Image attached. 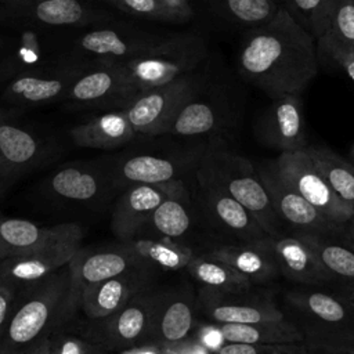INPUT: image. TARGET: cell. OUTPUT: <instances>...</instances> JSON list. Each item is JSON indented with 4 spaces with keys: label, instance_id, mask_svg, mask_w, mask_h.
Returning a JSON list of instances; mask_svg holds the SVG:
<instances>
[{
    "label": "cell",
    "instance_id": "obj_1",
    "mask_svg": "<svg viewBox=\"0 0 354 354\" xmlns=\"http://www.w3.org/2000/svg\"><path fill=\"white\" fill-rule=\"evenodd\" d=\"M238 71L270 98L300 94L318 72L315 39L281 6L268 22L243 35Z\"/></svg>",
    "mask_w": 354,
    "mask_h": 354
},
{
    "label": "cell",
    "instance_id": "obj_2",
    "mask_svg": "<svg viewBox=\"0 0 354 354\" xmlns=\"http://www.w3.org/2000/svg\"><path fill=\"white\" fill-rule=\"evenodd\" d=\"M76 307L69 264L17 295L0 346L22 353L51 337Z\"/></svg>",
    "mask_w": 354,
    "mask_h": 354
},
{
    "label": "cell",
    "instance_id": "obj_3",
    "mask_svg": "<svg viewBox=\"0 0 354 354\" xmlns=\"http://www.w3.org/2000/svg\"><path fill=\"white\" fill-rule=\"evenodd\" d=\"M198 173L243 205L270 236L286 234L257 169L248 158L218 145H212L201 155Z\"/></svg>",
    "mask_w": 354,
    "mask_h": 354
},
{
    "label": "cell",
    "instance_id": "obj_4",
    "mask_svg": "<svg viewBox=\"0 0 354 354\" xmlns=\"http://www.w3.org/2000/svg\"><path fill=\"white\" fill-rule=\"evenodd\" d=\"M205 55L203 40L189 33L162 37L136 58L116 65L120 66L130 84L138 90H145L191 73Z\"/></svg>",
    "mask_w": 354,
    "mask_h": 354
},
{
    "label": "cell",
    "instance_id": "obj_5",
    "mask_svg": "<svg viewBox=\"0 0 354 354\" xmlns=\"http://www.w3.org/2000/svg\"><path fill=\"white\" fill-rule=\"evenodd\" d=\"M257 173L271 205L289 234H313L342 239L343 225L333 223L321 210L300 195L278 171L274 160L261 163Z\"/></svg>",
    "mask_w": 354,
    "mask_h": 354
},
{
    "label": "cell",
    "instance_id": "obj_6",
    "mask_svg": "<svg viewBox=\"0 0 354 354\" xmlns=\"http://www.w3.org/2000/svg\"><path fill=\"white\" fill-rule=\"evenodd\" d=\"M199 84L191 73L180 76L169 83L141 90L127 106L126 113L136 134H167L169 126L178 109L198 94Z\"/></svg>",
    "mask_w": 354,
    "mask_h": 354
},
{
    "label": "cell",
    "instance_id": "obj_7",
    "mask_svg": "<svg viewBox=\"0 0 354 354\" xmlns=\"http://www.w3.org/2000/svg\"><path fill=\"white\" fill-rule=\"evenodd\" d=\"M201 307L214 324H256L285 318L274 300L272 290L259 285L234 292L203 288Z\"/></svg>",
    "mask_w": 354,
    "mask_h": 354
},
{
    "label": "cell",
    "instance_id": "obj_8",
    "mask_svg": "<svg viewBox=\"0 0 354 354\" xmlns=\"http://www.w3.org/2000/svg\"><path fill=\"white\" fill-rule=\"evenodd\" d=\"M140 91L126 80L119 65L97 61L79 71L65 100L83 108L113 111L127 106Z\"/></svg>",
    "mask_w": 354,
    "mask_h": 354
},
{
    "label": "cell",
    "instance_id": "obj_9",
    "mask_svg": "<svg viewBox=\"0 0 354 354\" xmlns=\"http://www.w3.org/2000/svg\"><path fill=\"white\" fill-rule=\"evenodd\" d=\"M83 231L47 243L25 254L8 256L0 261V282L14 288L17 292L39 282L55 271L68 266L77 250Z\"/></svg>",
    "mask_w": 354,
    "mask_h": 354
},
{
    "label": "cell",
    "instance_id": "obj_10",
    "mask_svg": "<svg viewBox=\"0 0 354 354\" xmlns=\"http://www.w3.org/2000/svg\"><path fill=\"white\" fill-rule=\"evenodd\" d=\"M274 163L282 177L333 223L343 225L354 212L336 196L304 149L281 152Z\"/></svg>",
    "mask_w": 354,
    "mask_h": 354
},
{
    "label": "cell",
    "instance_id": "obj_11",
    "mask_svg": "<svg viewBox=\"0 0 354 354\" xmlns=\"http://www.w3.org/2000/svg\"><path fill=\"white\" fill-rule=\"evenodd\" d=\"M256 133L266 145L281 152L306 148L308 144L300 94L288 93L271 98L270 106L257 123Z\"/></svg>",
    "mask_w": 354,
    "mask_h": 354
},
{
    "label": "cell",
    "instance_id": "obj_12",
    "mask_svg": "<svg viewBox=\"0 0 354 354\" xmlns=\"http://www.w3.org/2000/svg\"><path fill=\"white\" fill-rule=\"evenodd\" d=\"M203 207L217 228L238 239V243H252L270 236L254 216L223 188L196 171Z\"/></svg>",
    "mask_w": 354,
    "mask_h": 354
},
{
    "label": "cell",
    "instance_id": "obj_13",
    "mask_svg": "<svg viewBox=\"0 0 354 354\" xmlns=\"http://www.w3.org/2000/svg\"><path fill=\"white\" fill-rule=\"evenodd\" d=\"M80 69H35L17 75L4 88L1 102L36 106L65 100Z\"/></svg>",
    "mask_w": 354,
    "mask_h": 354
},
{
    "label": "cell",
    "instance_id": "obj_14",
    "mask_svg": "<svg viewBox=\"0 0 354 354\" xmlns=\"http://www.w3.org/2000/svg\"><path fill=\"white\" fill-rule=\"evenodd\" d=\"M156 296L140 290L122 308L104 319L102 343L111 348H129L149 337Z\"/></svg>",
    "mask_w": 354,
    "mask_h": 354
},
{
    "label": "cell",
    "instance_id": "obj_15",
    "mask_svg": "<svg viewBox=\"0 0 354 354\" xmlns=\"http://www.w3.org/2000/svg\"><path fill=\"white\" fill-rule=\"evenodd\" d=\"M268 246L277 260L281 275L304 285L317 286L337 281L321 263L314 250L292 234L268 236Z\"/></svg>",
    "mask_w": 354,
    "mask_h": 354
},
{
    "label": "cell",
    "instance_id": "obj_16",
    "mask_svg": "<svg viewBox=\"0 0 354 354\" xmlns=\"http://www.w3.org/2000/svg\"><path fill=\"white\" fill-rule=\"evenodd\" d=\"M167 195L163 185H130L113 207L111 221L113 234L124 241L133 239Z\"/></svg>",
    "mask_w": 354,
    "mask_h": 354
},
{
    "label": "cell",
    "instance_id": "obj_17",
    "mask_svg": "<svg viewBox=\"0 0 354 354\" xmlns=\"http://www.w3.org/2000/svg\"><path fill=\"white\" fill-rule=\"evenodd\" d=\"M267 238L252 243L218 245L212 248L205 254L234 267L253 285L264 286L274 282L281 275Z\"/></svg>",
    "mask_w": 354,
    "mask_h": 354
},
{
    "label": "cell",
    "instance_id": "obj_18",
    "mask_svg": "<svg viewBox=\"0 0 354 354\" xmlns=\"http://www.w3.org/2000/svg\"><path fill=\"white\" fill-rule=\"evenodd\" d=\"M162 37L144 32H123L119 29H95L84 33L77 46L94 55L97 61L124 64L158 43Z\"/></svg>",
    "mask_w": 354,
    "mask_h": 354
},
{
    "label": "cell",
    "instance_id": "obj_19",
    "mask_svg": "<svg viewBox=\"0 0 354 354\" xmlns=\"http://www.w3.org/2000/svg\"><path fill=\"white\" fill-rule=\"evenodd\" d=\"M79 230L82 228L73 223L40 227L29 220L0 216V256L4 259L25 254L47 243L66 238Z\"/></svg>",
    "mask_w": 354,
    "mask_h": 354
},
{
    "label": "cell",
    "instance_id": "obj_20",
    "mask_svg": "<svg viewBox=\"0 0 354 354\" xmlns=\"http://www.w3.org/2000/svg\"><path fill=\"white\" fill-rule=\"evenodd\" d=\"M137 261V257L126 248L122 250H98L86 256H82L79 249L69 263L76 306L80 293L87 286L124 274Z\"/></svg>",
    "mask_w": 354,
    "mask_h": 354
},
{
    "label": "cell",
    "instance_id": "obj_21",
    "mask_svg": "<svg viewBox=\"0 0 354 354\" xmlns=\"http://www.w3.org/2000/svg\"><path fill=\"white\" fill-rule=\"evenodd\" d=\"M141 285L142 281L127 271L87 286L80 293L77 306L90 319L104 321L138 293Z\"/></svg>",
    "mask_w": 354,
    "mask_h": 354
},
{
    "label": "cell",
    "instance_id": "obj_22",
    "mask_svg": "<svg viewBox=\"0 0 354 354\" xmlns=\"http://www.w3.org/2000/svg\"><path fill=\"white\" fill-rule=\"evenodd\" d=\"M134 136L136 131L122 109L97 115L71 130V138L76 145L94 149H116Z\"/></svg>",
    "mask_w": 354,
    "mask_h": 354
},
{
    "label": "cell",
    "instance_id": "obj_23",
    "mask_svg": "<svg viewBox=\"0 0 354 354\" xmlns=\"http://www.w3.org/2000/svg\"><path fill=\"white\" fill-rule=\"evenodd\" d=\"M195 325L192 301L184 295L156 297L149 339L171 344L189 337Z\"/></svg>",
    "mask_w": 354,
    "mask_h": 354
},
{
    "label": "cell",
    "instance_id": "obj_24",
    "mask_svg": "<svg viewBox=\"0 0 354 354\" xmlns=\"http://www.w3.org/2000/svg\"><path fill=\"white\" fill-rule=\"evenodd\" d=\"M285 300L306 322L333 328L354 326L350 311L333 292L293 289L285 293Z\"/></svg>",
    "mask_w": 354,
    "mask_h": 354
},
{
    "label": "cell",
    "instance_id": "obj_25",
    "mask_svg": "<svg viewBox=\"0 0 354 354\" xmlns=\"http://www.w3.org/2000/svg\"><path fill=\"white\" fill-rule=\"evenodd\" d=\"M40 140L0 111V162L14 174L30 169L41 156Z\"/></svg>",
    "mask_w": 354,
    "mask_h": 354
},
{
    "label": "cell",
    "instance_id": "obj_26",
    "mask_svg": "<svg viewBox=\"0 0 354 354\" xmlns=\"http://www.w3.org/2000/svg\"><path fill=\"white\" fill-rule=\"evenodd\" d=\"M225 343H292L303 342L301 326L290 319L256 324H217Z\"/></svg>",
    "mask_w": 354,
    "mask_h": 354
},
{
    "label": "cell",
    "instance_id": "obj_27",
    "mask_svg": "<svg viewBox=\"0 0 354 354\" xmlns=\"http://www.w3.org/2000/svg\"><path fill=\"white\" fill-rule=\"evenodd\" d=\"M336 196L354 210V166L325 147L303 148Z\"/></svg>",
    "mask_w": 354,
    "mask_h": 354
},
{
    "label": "cell",
    "instance_id": "obj_28",
    "mask_svg": "<svg viewBox=\"0 0 354 354\" xmlns=\"http://www.w3.org/2000/svg\"><path fill=\"white\" fill-rule=\"evenodd\" d=\"M189 275L206 289L218 292L243 290L254 286L243 274L227 263L207 254L192 256L185 267Z\"/></svg>",
    "mask_w": 354,
    "mask_h": 354
},
{
    "label": "cell",
    "instance_id": "obj_29",
    "mask_svg": "<svg viewBox=\"0 0 354 354\" xmlns=\"http://www.w3.org/2000/svg\"><path fill=\"white\" fill-rule=\"evenodd\" d=\"M178 167L166 156L140 153L123 159L118 167V176L130 185H162L176 180Z\"/></svg>",
    "mask_w": 354,
    "mask_h": 354
},
{
    "label": "cell",
    "instance_id": "obj_30",
    "mask_svg": "<svg viewBox=\"0 0 354 354\" xmlns=\"http://www.w3.org/2000/svg\"><path fill=\"white\" fill-rule=\"evenodd\" d=\"M210 11L239 28H256L268 22L279 10L275 0H201Z\"/></svg>",
    "mask_w": 354,
    "mask_h": 354
},
{
    "label": "cell",
    "instance_id": "obj_31",
    "mask_svg": "<svg viewBox=\"0 0 354 354\" xmlns=\"http://www.w3.org/2000/svg\"><path fill=\"white\" fill-rule=\"evenodd\" d=\"M166 189L167 198L155 209L148 224L166 238H178L191 227V216L183 202L184 187L180 181L173 180L166 184Z\"/></svg>",
    "mask_w": 354,
    "mask_h": 354
},
{
    "label": "cell",
    "instance_id": "obj_32",
    "mask_svg": "<svg viewBox=\"0 0 354 354\" xmlns=\"http://www.w3.org/2000/svg\"><path fill=\"white\" fill-rule=\"evenodd\" d=\"M307 243L324 267L339 281L354 282V249L342 239L313 234H292Z\"/></svg>",
    "mask_w": 354,
    "mask_h": 354
},
{
    "label": "cell",
    "instance_id": "obj_33",
    "mask_svg": "<svg viewBox=\"0 0 354 354\" xmlns=\"http://www.w3.org/2000/svg\"><path fill=\"white\" fill-rule=\"evenodd\" d=\"M126 249H129L137 260H144L159 268L171 271L185 268L194 256L189 248L170 242L167 238L163 241L133 238L127 241Z\"/></svg>",
    "mask_w": 354,
    "mask_h": 354
},
{
    "label": "cell",
    "instance_id": "obj_34",
    "mask_svg": "<svg viewBox=\"0 0 354 354\" xmlns=\"http://www.w3.org/2000/svg\"><path fill=\"white\" fill-rule=\"evenodd\" d=\"M48 185L55 196L71 202L91 201L101 189L97 173L77 166H66L57 170L51 176Z\"/></svg>",
    "mask_w": 354,
    "mask_h": 354
},
{
    "label": "cell",
    "instance_id": "obj_35",
    "mask_svg": "<svg viewBox=\"0 0 354 354\" xmlns=\"http://www.w3.org/2000/svg\"><path fill=\"white\" fill-rule=\"evenodd\" d=\"M304 333L303 343L308 354H354V326H324L297 322Z\"/></svg>",
    "mask_w": 354,
    "mask_h": 354
},
{
    "label": "cell",
    "instance_id": "obj_36",
    "mask_svg": "<svg viewBox=\"0 0 354 354\" xmlns=\"http://www.w3.org/2000/svg\"><path fill=\"white\" fill-rule=\"evenodd\" d=\"M340 0H282L281 6L318 41L329 29Z\"/></svg>",
    "mask_w": 354,
    "mask_h": 354
},
{
    "label": "cell",
    "instance_id": "obj_37",
    "mask_svg": "<svg viewBox=\"0 0 354 354\" xmlns=\"http://www.w3.org/2000/svg\"><path fill=\"white\" fill-rule=\"evenodd\" d=\"M218 123L217 111L209 102L201 101L195 95L178 109L169 126L167 134L181 137L202 136L214 131Z\"/></svg>",
    "mask_w": 354,
    "mask_h": 354
},
{
    "label": "cell",
    "instance_id": "obj_38",
    "mask_svg": "<svg viewBox=\"0 0 354 354\" xmlns=\"http://www.w3.org/2000/svg\"><path fill=\"white\" fill-rule=\"evenodd\" d=\"M317 50L328 58L354 53V0H340L329 29L317 41Z\"/></svg>",
    "mask_w": 354,
    "mask_h": 354
},
{
    "label": "cell",
    "instance_id": "obj_39",
    "mask_svg": "<svg viewBox=\"0 0 354 354\" xmlns=\"http://www.w3.org/2000/svg\"><path fill=\"white\" fill-rule=\"evenodd\" d=\"M33 15L47 25H77L88 17L80 0H30Z\"/></svg>",
    "mask_w": 354,
    "mask_h": 354
},
{
    "label": "cell",
    "instance_id": "obj_40",
    "mask_svg": "<svg viewBox=\"0 0 354 354\" xmlns=\"http://www.w3.org/2000/svg\"><path fill=\"white\" fill-rule=\"evenodd\" d=\"M123 11L155 21L183 22L188 19L183 12L170 7L163 0H115Z\"/></svg>",
    "mask_w": 354,
    "mask_h": 354
},
{
    "label": "cell",
    "instance_id": "obj_41",
    "mask_svg": "<svg viewBox=\"0 0 354 354\" xmlns=\"http://www.w3.org/2000/svg\"><path fill=\"white\" fill-rule=\"evenodd\" d=\"M214 354H308L303 342L292 343H224Z\"/></svg>",
    "mask_w": 354,
    "mask_h": 354
},
{
    "label": "cell",
    "instance_id": "obj_42",
    "mask_svg": "<svg viewBox=\"0 0 354 354\" xmlns=\"http://www.w3.org/2000/svg\"><path fill=\"white\" fill-rule=\"evenodd\" d=\"M194 337L212 353H216L225 343L218 325L214 322L199 326Z\"/></svg>",
    "mask_w": 354,
    "mask_h": 354
},
{
    "label": "cell",
    "instance_id": "obj_43",
    "mask_svg": "<svg viewBox=\"0 0 354 354\" xmlns=\"http://www.w3.org/2000/svg\"><path fill=\"white\" fill-rule=\"evenodd\" d=\"M55 354H91L90 346L76 336H58L54 339Z\"/></svg>",
    "mask_w": 354,
    "mask_h": 354
},
{
    "label": "cell",
    "instance_id": "obj_44",
    "mask_svg": "<svg viewBox=\"0 0 354 354\" xmlns=\"http://www.w3.org/2000/svg\"><path fill=\"white\" fill-rule=\"evenodd\" d=\"M17 295H18V292L14 288L0 282V340L6 330V326H7L8 318L11 315Z\"/></svg>",
    "mask_w": 354,
    "mask_h": 354
},
{
    "label": "cell",
    "instance_id": "obj_45",
    "mask_svg": "<svg viewBox=\"0 0 354 354\" xmlns=\"http://www.w3.org/2000/svg\"><path fill=\"white\" fill-rule=\"evenodd\" d=\"M166 350L174 354H212L202 343H199L195 337H187L181 342L171 343V344H163Z\"/></svg>",
    "mask_w": 354,
    "mask_h": 354
},
{
    "label": "cell",
    "instance_id": "obj_46",
    "mask_svg": "<svg viewBox=\"0 0 354 354\" xmlns=\"http://www.w3.org/2000/svg\"><path fill=\"white\" fill-rule=\"evenodd\" d=\"M333 293L344 303L354 319V282H343L333 290Z\"/></svg>",
    "mask_w": 354,
    "mask_h": 354
},
{
    "label": "cell",
    "instance_id": "obj_47",
    "mask_svg": "<svg viewBox=\"0 0 354 354\" xmlns=\"http://www.w3.org/2000/svg\"><path fill=\"white\" fill-rule=\"evenodd\" d=\"M119 354H165V346L162 343H147L140 346H133L122 350Z\"/></svg>",
    "mask_w": 354,
    "mask_h": 354
},
{
    "label": "cell",
    "instance_id": "obj_48",
    "mask_svg": "<svg viewBox=\"0 0 354 354\" xmlns=\"http://www.w3.org/2000/svg\"><path fill=\"white\" fill-rule=\"evenodd\" d=\"M329 59L335 61L339 66H342L347 75L354 80V53H340L329 57Z\"/></svg>",
    "mask_w": 354,
    "mask_h": 354
},
{
    "label": "cell",
    "instance_id": "obj_49",
    "mask_svg": "<svg viewBox=\"0 0 354 354\" xmlns=\"http://www.w3.org/2000/svg\"><path fill=\"white\" fill-rule=\"evenodd\" d=\"M51 337H47V339H43V340L37 342L36 344L30 346L29 348H26L21 354H55L54 339H51Z\"/></svg>",
    "mask_w": 354,
    "mask_h": 354
},
{
    "label": "cell",
    "instance_id": "obj_50",
    "mask_svg": "<svg viewBox=\"0 0 354 354\" xmlns=\"http://www.w3.org/2000/svg\"><path fill=\"white\" fill-rule=\"evenodd\" d=\"M342 241L354 249V212L347 218V221L343 224V232H342Z\"/></svg>",
    "mask_w": 354,
    "mask_h": 354
},
{
    "label": "cell",
    "instance_id": "obj_51",
    "mask_svg": "<svg viewBox=\"0 0 354 354\" xmlns=\"http://www.w3.org/2000/svg\"><path fill=\"white\" fill-rule=\"evenodd\" d=\"M165 3H167L170 7L176 8L177 11L183 12L187 18L192 17V8L188 3V0H163Z\"/></svg>",
    "mask_w": 354,
    "mask_h": 354
},
{
    "label": "cell",
    "instance_id": "obj_52",
    "mask_svg": "<svg viewBox=\"0 0 354 354\" xmlns=\"http://www.w3.org/2000/svg\"><path fill=\"white\" fill-rule=\"evenodd\" d=\"M17 176H14L1 162H0V188H6L7 183H11Z\"/></svg>",
    "mask_w": 354,
    "mask_h": 354
},
{
    "label": "cell",
    "instance_id": "obj_53",
    "mask_svg": "<svg viewBox=\"0 0 354 354\" xmlns=\"http://www.w3.org/2000/svg\"><path fill=\"white\" fill-rule=\"evenodd\" d=\"M0 354H21V353H15V351H11V350H7L4 347L0 346Z\"/></svg>",
    "mask_w": 354,
    "mask_h": 354
},
{
    "label": "cell",
    "instance_id": "obj_54",
    "mask_svg": "<svg viewBox=\"0 0 354 354\" xmlns=\"http://www.w3.org/2000/svg\"><path fill=\"white\" fill-rule=\"evenodd\" d=\"M165 354H174V353H170V351L166 350V347H165Z\"/></svg>",
    "mask_w": 354,
    "mask_h": 354
},
{
    "label": "cell",
    "instance_id": "obj_55",
    "mask_svg": "<svg viewBox=\"0 0 354 354\" xmlns=\"http://www.w3.org/2000/svg\"><path fill=\"white\" fill-rule=\"evenodd\" d=\"M3 191H4V189H3V188H0V195L3 194Z\"/></svg>",
    "mask_w": 354,
    "mask_h": 354
},
{
    "label": "cell",
    "instance_id": "obj_56",
    "mask_svg": "<svg viewBox=\"0 0 354 354\" xmlns=\"http://www.w3.org/2000/svg\"><path fill=\"white\" fill-rule=\"evenodd\" d=\"M275 1H277V3H279V4L282 3V0H275Z\"/></svg>",
    "mask_w": 354,
    "mask_h": 354
},
{
    "label": "cell",
    "instance_id": "obj_57",
    "mask_svg": "<svg viewBox=\"0 0 354 354\" xmlns=\"http://www.w3.org/2000/svg\"><path fill=\"white\" fill-rule=\"evenodd\" d=\"M1 260H3V257H1V256H0V261H1Z\"/></svg>",
    "mask_w": 354,
    "mask_h": 354
}]
</instances>
